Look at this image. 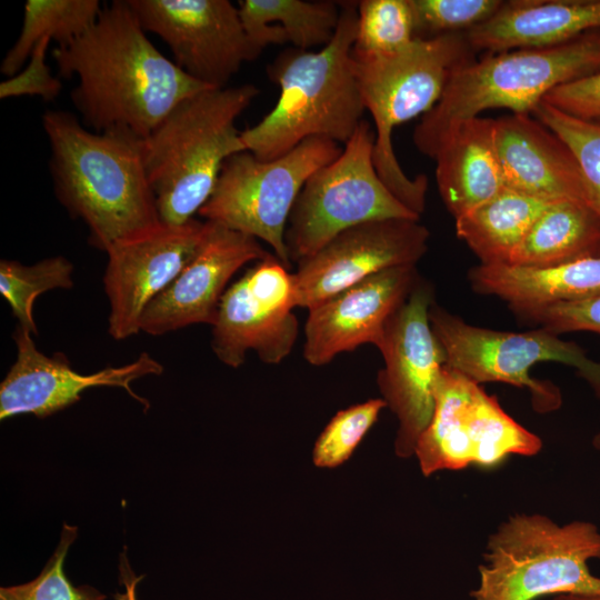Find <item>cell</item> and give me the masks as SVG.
Here are the masks:
<instances>
[{
  "label": "cell",
  "instance_id": "6da1fadb",
  "mask_svg": "<svg viewBox=\"0 0 600 600\" xmlns=\"http://www.w3.org/2000/svg\"><path fill=\"white\" fill-rule=\"evenodd\" d=\"M52 57L60 78H78L72 103L94 132L123 128L144 139L181 101L209 89L152 44L128 0L104 4L96 22Z\"/></svg>",
  "mask_w": 600,
  "mask_h": 600
},
{
  "label": "cell",
  "instance_id": "7a4b0ae2",
  "mask_svg": "<svg viewBox=\"0 0 600 600\" xmlns=\"http://www.w3.org/2000/svg\"><path fill=\"white\" fill-rule=\"evenodd\" d=\"M49 170L58 201L89 229L92 247L113 243L159 224L143 159V138L123 128L94 132L71 112L47 110Z\"/></svg>",
  "mask_w": 600,
  "mask_h": 600
},
{
  "label": "cell",
  "instance_id": "3957f363",
  "mask_svg": "<svg viewBox=\"0 0 600 600\" xmlns=\"http://www.w3.org/2000/svg\"><path fill=\"white\" fill-rule=\"evenodd\" d=\"M332 40L319 51L286 50L268 67L280 89L271 111L241 131L246 151L262 161L290 152L309 138L346 143L366 111L356 77L352 50L358 28V2L340 1Z\"/></svg>",
  "mask_w": 600,
  "mask_h": 600
},
{
  "label": "cell",
  "instance_id": "277c9868",
  "mask_svg": "<svg viewBox=\"0 0 600 600\" xmlns=\"http://www.w3.org/2000/svg\"><path fill=\"white\" fill-rule=\"evenodd\" d=\"M259 92L252 83L204 89L181 101L143 139L144 167L162 223L194 219L224 161L246 151L236 121Z\"/></svg>",
  "mask_w": 600,
  "mask_h": 600
},
{
  "label": "cell",
  "instance_id": "5b68a950",
  "mask_svg": "<svg viewBox=\"0 0 600 600\" xmlns=\"http://www.w3.org/2000/svg\"><path fill=\"white\" fill-rule=\"evenodd\" d=\"M474 53L466 33L416 38L390 53L352 50L362 101L374 124L376 170L389 190L420 217L426 209L428 178L407 176L393 150L392 131L427 113L451 77L476 59Z\"/></svg>",
  "mask_w": 600,
  "mask_h": 600
},
{
  "label": "cell",
  "instance_id": "8992f818",
  "mask_svg": "<svg viewBox=\"0 0 600 600\" xmlns=\"http://www.w3.org/2000/svg\"><path fill=\"white\" fill-rule=\"evenodd\" d=\"M600 70V31L549 48L487 53L449 80L439 101L416 126V148L432 159L460 123L493 108L531 114L556 87Z\"/></svg>",
  "mask_w": 600,
  "mask_h": 600
},
{
  "label": "cell",
  "instance_id": "52a82bcc",
  "mask_svg": "<svg viewBox=\"0 0 600 600\" xmlns=\"http://www.w3.org/2000/svg\"><path fill=\"white\" fill-rule=\"evenodd\" d=\"M600 559V531L589 521L558 524L542 514H516L488 540L472 600H536L560 593H600L588 562Z\"/></svg>",
  "mask_w": 600,
  "mask_h": 600
},
{
  "label": "cell",
  "instance_id": "ba28073f",
  "mask_svg": "<svg viewBox=\"0 0 600 600\" xmlns=\"http://www.w3.org/2000/svg\"><path fill=\"white\" fill-rule=\"evenodd\" d=\"M432 331L444 357V366L471 381L503 382L526 388L532 408L539 413L558 410L562 394L549 380L530 374L533 366L557 362L574 369L600 398V361L588 357L573 341L543 328L511 332L492 330L466 322L432 302L429 310Z\"/></svg>",
  "mask_w": 600,
  "mask_h": 600
},
{
  "label": "cell",
  "instance_id": "9c48e42d",
  "mask_svg": "<svg viewBox=\"0 0 600 600\" xmlns=\"http://www.w3.org/2000/svg\"><path fill=\"white\" fill-rule=\"evenodd\" d=\"M376 133L362 120L342 152L304 183L286 229L289 259L318 252L339 233L372 221L420 220L383 183L373 163Z\"/></svg>",
  "mask_w": 600,
  "mask_h": 600
},
{
  "label": "cell",
  "instance_id": "30bf717a",
  "mask_svg": "<svg viewBox=\"0 0 600 600\" xmlns=\"http://www.w3.org/2000/svg\"><path fill=\"white\" fill-rule=\"evenodd\" d=\"M341 152L338 142L314 137L269 161L249 151L234 153L224 161L213 192L198 214L264 241L290 269L284 239L290 212L307 180Z\"/></svg>",
  "mask_w": 600,
  "mask_h": 600
},
{
  "label": "cell",
  "instance_id": "8fae6325",
  "mask_svg": "<svg viewBox=\"0 0 600 600\" xmlns=\"http://www.w3.org/2000/svg\"><path fill=\"white\" fill-rule=\"evenodd\" d=\"M541 439L511 418L479 383L443 366L434 410L414 454L423 476L469 466L492 468L511 454L531 457Z\"/></svg>",
  "mask_w": 600,
  "mask_h": 600
},
{
  "label": "cell",
  "instance_id": "7c38bea8",
  "mask_svg": "<svg viewBox=\"0 0 600 600\" xmlns=\"http://www.w3.org/2000/svg\"><path fill=\"white\" fill-rule=\"evenodd\" d=\"M433 293L431 283L420 277L388 321L379 350L384 366L378 372L377 383L381 399L398 419L394 450L401 458L414 454L417 442L431 421L436 383L446 363L429 320Z\"/></svg>",
  "mask_w": 600,
  "mask_h": 600
},
{
  "label": "cell",
  "instance_id": "4fadbf2b",
  "mask_svg": "<svg viewBox=\"0 0 600 600\" xmlns=\"http://www.w3.org/2000/svg\"><path fill=\"white\" fill-rule=\"evenodd\" d=\"M293 276L272 256L256 262L221 298L212 328L211 349L223 364L239 368L249 351L268 364L292 351L299 322Z\"/></svg>",
  "mask_w": 600,
  "mask_h": 600
},
{
  "label": "cell",
  "instance_id": "5bb4252c",
  "mask_svg": "<svg viewBox=\"0 0 600 600\" xmlns=\"http://www.w3.org/2000/svg\"><path fill=\"white\" fill-rule=\"evenodd\" d=\"M146 32L170 48L174 63L212 89L228 87L260 52L248 38L238 6L229 0H128Z\"/></svg>",
  "mask_w": 600,
  "mask_h": 600
},
{
  "label": "cell",
  "instance_id": "9a60e30c",
  "mask_svg": "<svg viewBox=\"0 0 600 600\" xmlns=\"http://www.w3.org/2000/svg\"><path fill=\"white\" fill-rule=\"evenodd\" d=\"M207 221L159 224L113 243L103 274L109 301L108 332L124 340L141 332L149 303L164 291L199 250Z\"/></svg>",
  "mask_w": 600,
  "mask_h": 600
},
{
  "label": "cell",
  "instance_id": "2e32d148",
  "mask_svg": "<svg viewBox=\"0 0 600 600\" xmlns=\"http://www.w3.org/2000/svg\"><path fill=\"white\" fill-rule=\"evenodd\" d=\"M429 239L420 220L408 219L367 222L339 233L297 262L292 273L297 307L310 309L380 271L417 264Z\"/></svg>",
  "mask_w": 600,
  "mask_h": 600
},
{
  "label": "cell",
  "instance_id": "e0dca14e",
  "mask_svg": "<svg viewBox=\"0 0 600 600\" xmlns=\"http://www.w3.org/2000/svg\"><path fill=\"white\" fill-rule=\"evenodd\" d=\"M32 336L19 324L13 331L17 358L0 383L1 421L26 413L46 418L78 402L82 391L101 386L121 388L149 408L148 400L131 388L139 378L163 372L162 364L148 352H141L130 363L84 374L73 370L61 352L46 356Z\"/></svg>",
  "mask_w": 600,
  "mask_h": 600
},
{
  "label": "cell",
  "instance_id": "ac0fdd59",
  "mask_svg": "<svg viewBox=\"0 0 600 600\" xmlns=\"http://www.w3.org/2000/svg\"><path fill=\"white\" fill-rule=\"evenodd\" d=\"M207 223L194 257L144 310L141 331L162 336L198 323L212 327L232 277L247 263L274 256L251 236L212 221Z\"/></svg>",
  "mask_w": 600,
  "mask_h": 600
},
{
  "label": "cell",
  "instance_id": "d6986e66",
  "mask_svg": "<svg viewBox=\"0 0 600 600\" xmlns=\"http://www.w3.org/2000/svg\"><path fill=\"white\" fill-rule=\"evenodd\" d=\"M420 278L417 264L380 271L308 309L303 357L324 366L338 354L373 344L380 350L386 327Z\"/></svg>",
  "mask_w": 600,
  "mask_h": 600
},
{
  "label": "cell",
  "instance_id": "ffe728a7",
  "mask_svg": "<svg viewBox=\"0 0 600 600\" xmlns=\"http://www.w3.org/2000/svg\"><path fill=\"white\" fill-rule=\"evenodd\" d=\"M494 142L507 188L550 202L587 203L572 151L532 114L494 119Z\"/></svg>",
  "mask_w": 600,
  "mask_h": 600
},
{
  "label": "cell",
  "instance_id": "44dd1931",
  "mask_svg": "<svg viewBox=\"0 0 600 600\" xmlns=\"http://www.w3.org/2000/svg\"><path fill=\"white\" fill-rule=\"evenodd\" d=\"M600 31V0H511L466 32L474 52L549 48Z\"/></svg>",
  "mask_w": 600,
  "mask_h": 600
},
{
  "label": "cell",
  "instance_id": "7402d4cb",
  "mask_svg": "<svg viewBox=\"0 0 600 600\" xmlns=\"http://www.w3.org/2000/svg\"><path fill=\"white\" fill-rule=\"evenodd\" d=\"M432 159L439 194L454 220L507 188L496 149L494 119L463 121L444 138Z\"/></svg>",
  "mask_w": 600,
  "mask_h": 600
},
{
  "label": "cell",
  "instance_id": "603a6c76",
  "mask_svg": "<svg viewBox=\"0 0 600 600\" xmlns=\"http://www.w3.org/2000/svg\"><path fill=\"white\" fill-rule=\"evenodd\" d=\"M473 291L494 296L520 316L600 294V257L550 267L478 264L468 272Z\"/></svg>",
  "mask_w": 600,
  "mask_h": 600
},
{
  "label": "cell",
  "instance_id": "cb8c5ba5",
  "mask_svg": "<svg viewBox=\"0 0 600 600\" xmlns=\"http://www.w3.org/2000/svg\"><path fill=\"white\" fill-rule=\"evenodd\" d=\"M237 6L244 31L260 53L270 44L291 43L300 50L327 46L341 11L340 2L328 0H240Z\"/></svg>",
  "mask_w": 600,
  "mask_h": 600
},
{
  "label": "cell",
  "instance_id": "d4e9b609",
  "mask_svg": "<svg viewBox=\"0 0 600 600\" xmlns=\"http://www.w3.org/2000/svg\"><path fill=\"white\" fill-rule=\"evenodd\" d=\"M600 257V218L584 202H550L530 227L509 264L550 267Z\"/></svg>",
  "mask_w": 600,
  "mask_h": 600
},
{
  "label": "cell",
  "instance_id": "484cf974",
  "mask_svg": "<svg viewBox=\"0 0 600 600\" xmlns=\"http://www.w3.org/2000/svg\"><path fill=\"white\" fill-rule=\"evenodd\" d=\"M549 203L506 188L456 219V233L480 264H509L530 227Z\"/></svg>",
  "mask_w": 600,
  "mask_h": 600
},
{
  "label": "cell",
  "instance_id": "4316f807",
  "mask_svg": "<svg viewBox=\"0 0 600 600\" xmlns=\"http://www.w3.org/2000/svg\"><path fill=\"white\" fill-rule=\"evenodd\" d=\"M102 8L99 0H28L20 33L1 61V73L7 78L18 73L43 38L64 46L80 37Z\"/></svg>",
  "mask_w": 600,
  "mask_h": 600
},
{
  "label": "cell",
  "instance_id": "83f0119b",
  "mask_svg": "<svg viewBox=\"0 0 600 600\" xmlns=\"http://www.w3.org/2000/svg\"><path fill=\"white\" fill-rule=\"evenodd\" d=\"M73 264L56 256L27 266L16 260L0 261V293L8 302L18 324L38 333L33 318L36 299L54 289H71Z\"/></svg>",
  "mask_w": 600,
  "mask_h": 600
},
{
  "label": "cell",
  "instance_id": "f1b7e54d",
  "mask_svg": "<svg viewBox=\"0 0 600 600\" xmlns=\"http://www.w3.org/2000/svg\"><path fill=\"white\" fill-rule=\"evenodd\" d=\"M572 151L583 180L587 203L600 218V119H583L541 101L531 113Z\"/></svg>",
  "mask_w": 600,
  "mask_h": 600
},
{
  "label": "cell",
  "instance_id": "f546056e",
  "mask_svg": "<svg viewBox=\"0 0 600 600\" xmlns=\"http://www.w3.org/2000/svg\"><path fill=\"white\" fill-rule=\"evenodd\" d=\"M416 39L409 0L358 1L354 50L367 53L398 51Z\"/></svg>",
  "mask_w": 600,
  "mask_h": 600
},
{
  "label": "cell",
  "instance_id": "4dcf8cb0",
  "mask_svg": "<svg viewBox=\"0 0 600 600\" xmlns=\"http://www.w3.org/2000/svg\"><path fill=\"white\" fill-rule=\"evenodd\" d=\"M386 407L382 399H370L337 412L314 443V464L336 468L346 462Z\"/></svg>",
  "mask_w": 600,
  "mask_h": 600
},
{
  "label": "cell",
  "instance_id": "1f68e13d",
  "mask_svg": "<svg viewBox=\"0 0 600 600\" xmlns=\"http://www.w3.org/2000/svg\"><path fill=\"white\" fill-rule=\"evenodd\" d=\"M77 534V527L64 523L59 543L39 576L22 584L1 587L0 600H106L107 596L94 587L72 584L63 571Z\"/></svg>",
  "mask_w": 600,
  "mask_h": 600
},
{
  "label": "cell",
  "instance_id": "d6a6232c",
  "mask_svg": "<svg viewBox=\"0 0 600 600\" xmlns=\"http://www.w3.org/2000/svg\"><path fill=\"white\" fill-rule=\"evenodd\" d=\"M416 38L466 33L489 20L501 0H409Z\"/></svg>",
  "mask_w": 600,
  "mask_h": 600
},
{
  "label": "cell",
  "instance_id": "836d02e7",
  "mask_svg": "<svg viewBox=\"0 0 600 600\" xmlns=\"http://www.w3.org/2000/svg\"><path fill=\"white\" fill-rule=\"evenodd\" d=\"M51 40L41 39L33 48L23 69L0 83V98L40 97L43 101L56 100L62 90L59 77L52 74L46 62Z\"/></svg>",
  "mask_w": 600,
  "mask_h": 600
},
{
  "label": "cell",
  "instance_id": "e575fe53",
  "mask_svg": "<svg viewBox=\"0 0 600 600\" xmlns=\"http://www.w3.org/2000/svg\"><path fill=\"white\" fill-rule=\"evenodd\" d=\"M518 317L557 334L588 331L600 337V294L579 301L539 308Z\"/></svg>",
  "mask_w": 600,
  "mask_h": 600
},
{
  "label": "cell",
  "instance_id": "d590c367",
  "mask_svg": "<svg viewBox=\"0 0 600 600\" xmlns=\"http://www.w3.org/2000/svg\"><path fill=\"white\" fill-rule=\"evenodd\" d=\"M543 101L578 118L600 119V70L556 87Z\"/></svg>",
  "mask_w": 600,
  "mask_h": 600
},
{
  "label": "cell",
  "instance_id": "8d00e7d4",
  "mask_svg": "<svg viewBox=\"0 0 600 600\" xmlns=\"http://www.w3.org/2000/svg\"><path fill=\"white\" fill-rule=\"evenodd\" d=\"M120 581L124 586L123 592L114 594L116 600H137V586L142 580L143 576L137 577L131 570L126 553L121 554L120 566Z\"/></svg>",
  "mask_w": 600,
  "mask_h": 600
},
{
  "label": "cell",
  "instance_id": "74e56055",
  "mask_svg": "<svg viewBox=\"0 0 600 600\" xmlns=\"http://www.w3.org/2000/svg\"><path fill=\"white\" fill-rule=\"evenodd\" d=\"M550 600H600V593H560Z\"/></svg>",
  "mask_w": 600,
  "mask_h": 600
},
{
  "label": "cell",
  "instance_id": "f35d334b",
  "mask_svg": "<svg viewBox=\"0 0 600 600\" xmlns=\"http://www.w3.org/2000/svg\"><path fill=\"white\" fill-rule=\"evenodd\" d=\"M592 446L597 451L600 452V431L594 434L592 439Z\"/></svg>",
  "mask_w": 600,
  "mask_h": 600
}]
</instances>
